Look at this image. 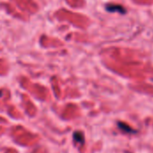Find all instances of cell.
Returning a JSON list of instances; mask_svg holds the SVG:
<instances>
[{
  "mask_svg": "<svg viewBox=\"0 0 153 153\" xmlns=\"http://www.w3.org/2000/svg\"><path fill=\"white\" fill-rule=\"evenodd\" d=\"M106 9L108 12H118L120 13H125L126 10L120 4H109L106 6Z\"/></svg>",
  "mask_w": 153,
  "mask_h": 153,
  "instance_id": "obj_1",
  "label": "cell"
},
{
  "mask_svg": "<svg viewBox=\"0 0 153 153\" xmlns=\"http://www.w3.org/2000/svg\"><path fill=\"white\" fill-rule=\"evenodd\" d=\"M117 125H118V127H119L122 131H124V132H126V133H129V134H134V133H135V131H134V129H132L128 125H126V124H125V123L119 122Z\"/></svg>",
  "mask_w": 153,
  "mask_h": 153,
  "instance_id": "obj_2",
  "label": "cell"
},
{
  "mask_svg": "<svg viewBox=\"0 0 153 153\" xmlns=\"http://www.w3.org/2000/svg\"><path fill=\"white\" fill-rule=\"evenodd\" d=\"M74 138L77 142H80V143H83V135H82V134H81V133H75L74 134Z\"/></svg>",
  "mask_w": 153,
  "mask_h": 153,
  "instance_id": "obj_3",
  "label": "cell"
}]
</instances>
